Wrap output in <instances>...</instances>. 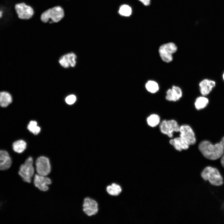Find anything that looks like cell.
<instances>
[{
  "label": "cell",
  "mask_w": 224,
  "mask_h": 224,
  "mask_svg": "<svg viewBox=\"0 0 224 224\" xmlns=\"http://www.w3.org/2000/svg\"><path fill=\"white\" fill-rule=\"evenodd\" d=\"M182 96V91L181 88L178 86H173L171 88L167 91L166 99L169 101H176Z\"/></svg>",
  "instance_id": "7c38bea8"
},
{
  "label": "cell",
  "mask_w": 224,
  "mask_h": 224,
  "mask_svg": "<svg viewBox=\"0 0 224 224\" xmlns=\"http://www.w3.org/2000/svg\"><path fill=\"white\" fill-rule=\"evenodd\" d=\"M201 176L204 180L208 181L212 185L219 186L223 183V178L216 168L210 166L205 167L202 172Z\"/></svg>",
  "instance_id": "7a4b0ae2"
},
{
  "label": "cell",
  "mask_w": 224,
  "mask_h": 224,
  "mask_svg": "<svg viewBox=\"0 0 224 224\" xmlns=\"http://www.w3.org/2000/svg\"><path fill=\"white\" fill-rule=\"evenodd\" d=\"M106 190L110 195L113 196L119 195L122 191L120 186L115 183H113L111 185L107 186Z\"/></svg>",
  "instance_id": "ac0fdd59"
},
{
  "label": "cell",
  "mask_w": 224,
  "mask_h": 224,
  "mask_svg": "<svg viewBox=\"0 0 224 224\" xmlns=\"http://www.w3.org/2000/svg\"><path fill=\"white\" fill-rule=\"evenodd\" d=\"M159 128L162 133L172 138L174 132H179L180 126L175 120H164L160 124Z\"/></svg>",
  "instance_id": "52a82bcc"
},
{
  "label": "cell",
  "mask_w": 224,
  "mask_h": 224,
  "mask_svg": "<svg viewBox=\"0 0 224 224\" xmlns=\"http://www.w3.org/2000/svg\"><path fill=\"white\" fill-rule=\"evenodd\" d=\"M169 142L176 150L179 151L188 149L189 146L185 139L180 136L170 139Z\"/></svg>",
  "instance_id": "2e32d148"
},
{
  "label": "cell",
  "mask_w": 224,
  "mask_h": 224,
  "mask_svg": "<svg viewBox=\"0 0 224 224\" xmlns=\"http://www.w3.org/2000/svg\"><path fill=\"white\" fill-rule=\"evenodd\" d=\"M33 183L35 186L41 191L45 192L49 189V185L52 183L51 179L47 176L37 174L34 175Z\"/></svg>",
  "instance_id": "8fae6325"
},
{
  "label": "cell",
  "mask_w": 224,
  "mask_h": 224,
  "mask_svg": "<svg viewBox=\"0 0 224 224\" xmlns=\"http://www.w3.org/2000/svg\"><path fill=\"white\" fill-rule=\"evenodd\" d=\"M208 99L204 96H199L197 98L194 103L196 109L197 110L202 109L205 107L208 103Z\"/></svg>",
  "instance_id": "44dd1931"
},
{
  "label": "cell",
  "mask_w": 224,
  "mask_h": 224,
  "mask_svg": "<svg viewBox=\"0 0 224 224\" xmlns=\"http://www.w3.org/2000/svg\"><path fill=\"white\" fill-rule=\"evenodd\" d=\"M35 169L33 166V160L29 157L23 164H21L18 172V174L25 182L30 183L35 175Z\"/></svg>",
  "instance_id": "3957f363"
},
{
  "label": "cell",
  "mask_w": 224,
  "mask_h": 224,
  "mask_svg": "<svg viewBox=\"0 0 224 224\" xmlns=\"http://www.w3.org/2000/svg\"><path fill=\"white\" fill-rule=\"evenodd\" d=\"M223 79L224 80V73H223Z\"/></svg>",
  "instance_id": "f1b7e54d"
},
{
  "label": "cell",
  "mask_w": 224,
  "mask_h": 224,
  "mask_svg": "<svg viewBox=\"0 0 224 224\" xmlns=\"http://www.w3.org/2000/svg\"><path fill=\"white\" fill-rule=\"evenodd\" d=\"M14 7L18 18L21 19H29L34 14L32 7L24 2L16 3L14 5Z\"/></svg>",
  "instance_id": "ba28073f"
},
{
  "label": "cell",
  "mask_w": 224,
  "mask_h": 224,
  "mask_svg": "<svg viewBox=\"0 0 224 224\" xmlns=\"http://www.w3.org/2000/svg\"><path fill=\"white\" fill-rule=\"evenodd\" d=\"M12 101L11 95L6 91H0V106L6 107L8 106Z\"/></svg>",
  "instance_id": "e0dca14e"
},
{
  "label": "cell",
  "mask_w": 224,
  "mask_h": 224,
  "mask_svg": "<svg viewBox=\"0 0 224 224\" xmlns=\"http://www.w3.org/2000/svg\"><path fill=\"white\" fill-rule=\"evenodd\" d=\"M145 87L149 92L154 94L157 92L159 89V86L158 83L154 80L148 81L145 84Z\"/></svg>",
  "instance_id": "ffe728a7"
},
{
  "label": "cell",
  "mask_w": 224,
  "mask_h": 224,
  "mask_svg": "<svg viewBox=\"0 0 224 224\" xmlns=\"http://www.w3.org/2000/svg\"><path fill=\"white\" fill-rule=\"evenodd\" d=\"M28 129L34 134H37L40 131V128L37 126V124L35 121H30L27 126Z\"/></svg>",
  "instance_id": "cb8c5ba5"
},
{
  "label": "cell",
  "mask_w": 224,
  "mask_h": 224,
  "mask_svg": "<svg viewBox=\"0 0 224 224\" xmlns=\"http://www.w3.org/2000/svg\"><path fill=\"white\" fill-rule=\"evenodd\" d=\"M76 99V97L75 95H71L66 97L65 101L68 104L72 105L75 102Z\"/></svg>",
  "instance_id": "d4e9b609"
},
{
  "label": "cell",
  "mask_w": 224,
  "mask_h": 224,
  "mask_svg": "<svg viewBox=\"0 0 224 224\" xmlns=\"http://www.w3.org/2000/svg\"><path fill=\"white\" fill-rule=\"evenodd\" d=\"M220 162L222 166L224 168V153L221 157Z\"/></svg>",
  "instance_id": "4316f807"
},
{
  "label": "cell",
  "mask_w": 224,
  "mask_h": 224,
  "mask_svg": "<svg viewBox=\"0 0 224 224\" xmlns=\"http://www.w3.org/2000/svg\"><path fill=\"white\" fill-rule=\"evenodd\" d=\"M26 143L23 140L15 141L12 144V148L14 152L18 153L22 152L26 149Z\"/></svg>",
  "instance_id": "d6986e66"
},
{
  "label": "cell",
  "mask_w": 224,
  "mask_h": 224,
  "mask_svg": "<svg viewBox=\"0 0 224 224\" xmlns=\"http://www.w3.org/2000/svg\"><path fill=\"white\" fill-rule=\"evenodd\" d=\"M118 13L122 16L126 17L129 16L132 14V9L128 5L124 4L120 7Z\"/></svg>",
  "instance_id": "603a6c76"
},
{
  "label": "cell",
  "mask_w": 224,
  "mask_h": 224,
  "mask_svg": "<svg viewBox=\"0 0 224 224\" xmlns=\"http://www.w3.org/2000/svg\"><path fill=\"white\" fill-rule=\"evenodd\" d=\"M220 143L222 145L224 150V137H223L222 138L221 141H220Z\"/></svg>",
  "instance_id": "83f0119b"
},
{
  "label": "cell",
  "mask_w": 224,
  "mask_h": 224,
  "mask_svg": "<svg viewBox=\"0 0 224 224\" xmlns=\"http://www.w3.org/2000/svg\"><path fill=\"white\" fill-rule=\"evenodd\" d=\"M216 85L215 82L212 80L205 79L199 83L200 91L203 96L209 94Z\"/></svg>",
  "instance_id": "9a60e30c"
},
{
  "label": "cell",
  "mask_w": 224,
  "mask_h": 224,
  "mask_svg": "<svg viewBox=\"0 0 224 224\" xmlns=\"http://www.w3.org/2000/svg\"><path fill=\"white\" fill-rule=\"evenodd\" d=\"M144 5L147 6L149 5L151 3V0H138Z\"/></svg>",
  "instance_id": "484cf974"
},
{
  "label": "cell",
  "mask_w": 224,
  "mask_h": 224,
  "mask_svg": "<svg viewBox=\"0 0 224 224\" xmlns=\"http://www.w3.org/2000/svg\"><path fill=\"white\" fill-rule=\"evenodd\" d=\"M83 212L88 216L96 214L98 211V205L95 200L88 197L85 198L82 205Z\"/></svg>",
  "instance_id": "9c48e42d"
},
{
  "label": "cell",
  "mask_w": 224,
  "mask_h": 224,
  "mask_svg": "<svg viewBox=\"0 0 224 224\" xmlns=\"http://www.w3.org/2000/svg\"><path fill=\"white\" fill-rule=\"evenodd\" d=\"M198 149L206 158L215 160L221 158L224 154V150L220 143L213 144L208 140H203L199 144Z\"/></svg>",
  "instance_id": "6da1fadb"
},
{
  "label": "cell",
  "mask_w": 224,
  "mask_h": 224,
  "mask_svg": "<svg viewBox=\"0 0 224 224\" xmlns=\"http://www.w3.org/2000/svg\"><path fill=\"white\" fill-rule=\"evenodd\" d=\"M12 163V161L8 152L6 151L0 150V170L9 169Z\"/></svg>",
  "instance_id": "4fadbf2b"
},
{
  "label": "cell",
  "mask_w": 224,
  "mask_h": 224,
  "mask_svg": "<svg viewBox=\"0 0 224 224\" xmlns=\"http://www.w3.org/2000/svg\"><path fill=\"white\" fill-rule=\"evenodd\" d=\"M76 58L74 53H68L62 56L59 60V63L64 68H68L70 66L74 67L76 65Z\"/></svg>",
  "instance_id": "5bb4252c"
},
{
  "label": "cell",
  "mask_w": 224,
  "mask_h": 224,
  "mask_svg": "<svg viewBox=\"0 0 224 224\" xmlns=\"http://www.w3.org/2000/svg\"><path fill=\"white\" fill-rule=\"evenodd\" d=\"M180 136L185 139L189 145H194L196 142L194 132L188 125L184 124L180 126Z\"/></svg>",
  "instance_id": "30bf717a"
},
{
  "label": "cell",
  "mask_w": 224,
  "mask_h": 224,
  "mask_svg": "<svg viewBox=\"0 0 224 224\" xmlns=\"http://www.w3.org/2000/svg\"><path fill=\"white\" fill-rule=\"evenodd\" d=\"M176 44L172 42L165 43L160 45L158 49L160 56L164 62L169 63L173 60V54L177 50Z\"/></svg>",
  "instance_id": "5b68a950"
},
{
  "label": "cell",
  "mask_w": 224,
  "mask_h": 224,
  "mask_svg": "<svg viewBox=\"0 0 224 224\" xmlns=\"http://www.w3.org/2000/svg\"><path fill=\"white\" fill-rule=\"evenodd\" d=\"M35 170L38 175L47 176L51 171V167L49 159L45 156L38 157L35 162Z\"/></svg>",
  "instance_id": "8992f818"
},
{
  "label": "cell",
  "mask_w": 224,
  "mask_h": 224,
  "mask_svg": "<svg viewBox=\"0 0 224 224\" xmlns=\"http://www.w3.org/2000/svg\"><path fill=\"white\" fill-rule=\"evenodd\" d=\"M64 15L63 9L60 6H57L46 10L42 13L41 20L44 22H47L49 20L50 23L57 22L60 21Z\"/></svg>",
  "instance_id": "277c9868"
},
{
  "label": "cell",
  "mask_w": 224,
  "mask_h": 224,
  "mask_svg": "<svg viewBox=\"0 0 224 224\" xmlns=\"http://www.w3.org/2000/svg\"><path fill=\"white\" fill-rule=\"evenodd\" d=\"M147 123L149 126L154 127L160 124V118L158 114H154L149 116L147 118Z\"/></svg>",
  "instance_id": "7402d4cb"
}]
</instances>
